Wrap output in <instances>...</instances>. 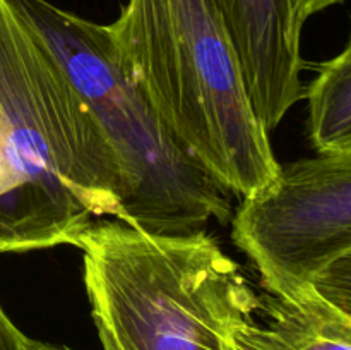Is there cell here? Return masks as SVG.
Returning a JSON list of instances; mask_svg holds the SVG:
<instances>
[{
    "mask_svg": "<svg viewBox=\"0 0 351 350\" xmlns=\"http://www.w3.org/2000/svg\"><path fill=\"white\" fill-rule=\"evenodd\" d=\"M264 321L247 329L263 350H351V319L312 290L288 299L269 297Z\"/></svg>",
    "mask_w": 351,
    "mask_h": 350,
    "instance_id": "cell-7",
    "label": "cell"
},
{
    "mask_svg": "<svg viewBox=\"0 0 351 350\" xmlns=\"http://www.w3.org/2000/svg\"><path fill=\"white\" fill-rule=\"evenodd\" d=\"M254 112L267 130L304 100L302 30L295 0H216Z\"/></svg>",
    "mask_w": 351,
    "mask_h": 350,
    "instance_id": "cell-6",
    "label": "cell"
},
{
    "mask_svg": "<svg viewBox=\"0 0 351 350\" xmlns=\"http://www.w3.org/2000/svg\"><path fill=\"white\" fill-rule=\"evenodd\" d=\"M321 301L351 319V250L326 266L311 285Z\"/></svg>",
    "mask_w": 351,
    "mask_h": 350,
    "instance_id": "cell-9",
    "label": "cell"
},
{
    "mask_svg": "<svg viewBox=\"0 0 351 350\" xmlns=\"http://www.w3.org/2000/svg\"><path fill=\"white\" fill-rule=\"evenodd\" d=\"M115 150L57 58L0 0V254L74 246L120 218Z\"/></svg>",
    "mask_w": 351,
    "mask_h": 350,
    "instance_id": "cell-1",
    "label": "cell"
},
{
    "mask_svg": "<svg viewBox=\"0 0 351 350\" xmlns=\"http://www.w3.org/2000/svg\"><path fill=\"white\" fill-rule=\"evenodd\" d=\"M29 340L14 325L0 304V350H27Z\"/></svg>",
    "mask_w": 351,
    "mask_h": 350,
    "instance_id": "cell-10",
    "label": "cell"
},
{
    "mask_svg": "<svg viewBox=\"0 0 351 350\" xmlns=\"http://www.w3.org/2000/svg\"><path fill=\"white\" fill-rule=\"evenodd\" d=\"M232 237L271 297L311 290L326 266L351 250V156L281 165L269 184L240 199Z\"/></svg>",
    "mask_w": 351,
    "mask_h": 350,
    "instance_id": "cell-5",
    "label": "cell"
},
{
    "mask_svg": "<svg viewBox=\"0 0 351 350\" xmlns=\"http://www.w3.org/2000/svg\"><path fill=\"white\" fill-rule=\"evenodd\" d=\"M7 3L57 58L115 150L125 182L119 220L160 235L228 222L230 192L185 150L127 74L106 26L48 0Z\"/></svg>",
    "mask_w": 351,
    "mask_h": 350,
    "instance_id": "cell-4",
    "label": "cell"
},
{
    "mask_svg": "<svg viewBox=\"0 0 351 350\" xmlns=\"http://www.w3.org/2000/svg\"><path fill=\"white\" fill-rule=\"evenodd\" d=\"M74 247L103 350H232L263 305L206 230L160 235L101 218Z\"/></svg>",
    "mask_w": 351,
    "mask_h": 350,
    "instance_id": "cell-3",
    "label": "cell"
},
{
    "mask_svg": "<svg viewBox=\"0 0 351 350\" xmlns=\"http://www.w3.org/2000/svg\"><path fill=\"white\" fill-rule=\"evenodd\" d=\"M106 30L127 74L230 194L243 199L276 177L216 0H127Z\"/></svg>",
    "mask_w": 351,
    "mask_h": 350,
    "instance_id": "cell-2",
    "label": "cell"
},
{
    "mask_svg": "<svg viewBox=\"0 0 351 350\" xmlns=\"http://www.w3.org/2000/svg\"><path fill=\"white\" fill-rule=\"evenodd\" d=\"M27 350H74L71 347H64V345H51V343H45V342H38V340H29V347Z\"/></svg>",
    "mask_w": 351,
    "mask_h": 350,
    "instance_id": "cell-13",
    "label": "cell"
},
{
    "mask_svg": "<svg viewBox=\"0 0 351 350\" xmlns=\"http://www.w3.org/2000/svg\"><path fill=\"white\" fill-rule=\"evenodd\" d=\"M304 98L308 139L317 154L351 156V31L345 48L322 62Z\"/></svg>",
    "mask_w": 351,
    "mask_h": 350,
    "instance_id": "cell-8",
    "label": "cell"
},
{
    "mask_svg": "<svg viewBox=\"0 0 351 350\" xmlns=\"http://www.w3.org/2000/svg\"><path fill=\"white\" fill-rule=\"evenodd\" d=\"M250 323V321H249ZM247 323V325H249ZM247 325H243L242 328L237 329L235 336H233L232 342V350H263L259 343L252 338V335L247 329Z\"/></svg>",
    "mask_w": 351,
    "mask_h": 350,
    "instance_id": "cell-12",
    "label": "cell"
},
{
    "mask_svg": "<svg viewBox=\"0 0 351 350\" xmlns=\"http://www.w3.org/2000/svg\"><path fill=\"white\" fill-rule=\"evenodd\" d=\"M341 2H345V0H295V9H297V16L300 23L305 24V21L314 16V14L322 12V10L338 5Z\"/></svg>",
    "mask_w": 351,
    "mask_h": 350,
    "instance_id": "cell-11",
    "label": "cell"
}]
</instances>
